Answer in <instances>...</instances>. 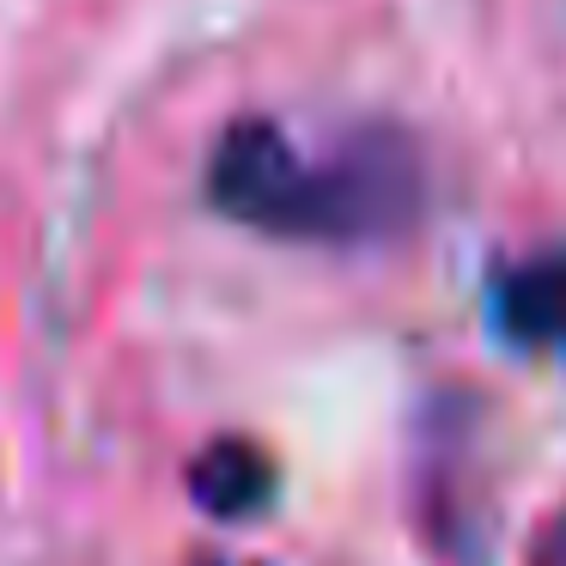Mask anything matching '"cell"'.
I'll use <instances>...</instances> for the list:
<instances>
[{
    "instance_id": "2",
    "label": "cell",
    "mask_w": 566,
    "mask_h": 566,
    "mask_svg": "<svg viewBox=\"0 0 566 566\" xmlns=\"http://www.w3.org/2000/svg\"><path fill=\"white\" fill-rule=\"evenodd\" d=\"M208 201L238 226L298 238L311 208V165L298 159L286 128H274L269 116H244L226 128L208 159Z\"/></svg>"
},
{
    "instance_id": "3",
    "label": "cell",
    "mask_w": 566,
    "mask_h": 566,
    "mask_svg": "<svg viewBox=\"0 0 566 566\" xmlns=\"http://www.w3.org/2000/svg\"><path fill=\"white\" fill-rule=\"evenodd\" d=\"M189 500H196L208 517H220V524H244V517L269 512L274 457L262 451L256 439L226 432V439H213L208 451L189 463Z\"/></svg>"
},
{
    "instance_id": "4",
    "label": "cell",
    "mask_w": 566,
    "mask_h": 566,
    "mask_svg": "<svg viewBox=\"0 0 566 566\" xmlns=\"http://www.w3.org/2000/svg\"><path fill=\"white\" fill-rule=\"evenodd\" d=\"M500 317L517 342H554L566 347V250L536 256L505 274L500 286Z\"/></svg>"
},
{
    "instance_id": "5",
    "label": "cell",
    "mask_w": 566,
    "mask_h": 566,
    "mask_svg": "<svg viewBox=\"0 0 566 566\" xmlns=\"http://www.w3.org/2000/svg\"><path fill=\"white\" fill-rule=\"evenodd\" d=\"M530 560H536V566H566V512L542 524V536H536V554H530Z\"/></svg>"
},
{
    "instance_id": "1",
    "label": "cell",
    "mask_w": 566,
    "mask_h": 566,
    "mask_svg": "<svg viewBox=\"0 0 566 566\" xmlns=\"http://www.w3.org/2000/svg\"><path fill=\"white\" fill-rule=\"evenodd\" d=\"M420 213V153L396 128H359L329 165H311L305 232L317 244H371L396 238Z\"/></svg>"
},
{
    "instance_id": "6",
    "label": "cell",
    "mask_w": 566,
    "mask_h": 566,
    "mask_svg": "<svg viewBox=\"0 0 566 566\" xmlns=\"http://www.w3.org/2000/svg\"><path fill=\"white\" fill-rule=\"evenodd\" d=\"M196 566H238V560H196Z\"/></svg>"
}]
</instances>
